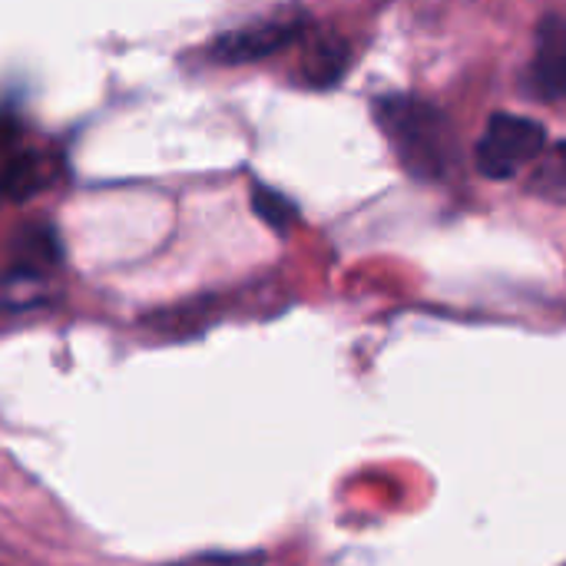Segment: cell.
<instances>
[{
	"label": "cell",
	"mask_w": 566,
	"mask_h": 566,
	"mask_svg": "<svg viewBox=\"0 0 566 566\" xmlns=\"http://www.w3.org/2000/svg\"><path fill=\"white\" fill-rule=\"evenodd\" d=\"M375 119L411 176L441 179L454 166L458 156L454 126L434 103L405 93L378 96Z\"/></svg>",
	"instance_id": "1"
},
{
	"label": "cell",
	"mask_w": 566,
	"mask_h": 566,
	"mask_svg": "<svg viewBox=\"0 0 566 566\" xmlns=\"http://www.w3.org/2000/svg\"><path fill=\"white\" fill-rule=\"evenodd\" d=\"M547 129L537 119L497 113L484 126V136L478 139V169L488 179H511L527 163H534L544 153Z\"/></svg>",
	"instance_id": "2"
},
{
	"label": "cell",
	"mask_w": 566,
	"mask_h": 566,
	"mask_svg": "<svg viewBox=\"0 0 566 566\" xmlns=\"http://www.w3.org/2000/svg\"><path fill=\"white\" fill-rule=\"evenodd\" d=\"M305 30V13H282V17H269L239 30L222 33L212 46L209 56L216 63L226 66H239V63H255L265 60L279 50H285L289 43H295Z\"/></svg>",
	"instance_id": "3"
},
{
	"label": "cell",
	"mask_w": 566,
	"mask_h": 566,
	"mask_svg": "<svg viewBox=\"0 0 566 566\" xmlns=\"http://www.w3.org/2000/svg\"><path fill=\"white\" fill-rule=\"evenodd\" d=\"M527 76L541 99L557 103L566 96V17L560 13H547L537 23V50Z\"/></svg>",
	"instance_id": "4"
},
{
	"label": "cell",
	"mask_w": 566,
	"mask_h": 566,
	"mask_svg": "<svg viewBox=\"0 0 566 566\" xmlns=\"http://www.w3.org/2000/svg\"><path fill=\"white\" fill-rule=\"evenodd\" d=\"M345 66H348V46L342 40L328 36L308 50L302 73H305V83H312V86H332L342 80Z\"/></svg>",
	"instance_id": "5"
},
{
	"label": "cell",
	"mask_w": 566,
	"mask_h": 566,
	"mask_svg": "<svg viewBox=\"0 0 566 566\" xmlns=\"http://www.w3.org/2000/svg\"><path fill=\"white\" fill-rule=\"evenodd\" d=\"M60 262V245H56V232L46 226H33L20 235L17 242V265L23 272H46L50 265Z\"/></svg>",
	"instance_id": "6"
},
{
	"label": "cell",
	"mask_w": 566,
	"mask_h": 566,
	"mask_svg": "<svg viewBox=\"0 0 566 566\" xmlns=\"http://www.w3.org/2000/svg\"><path fill=\"white\" fill-rule=\"evenodd\" d=\"M531 189L551 202H566V139L557 143L534 169Z\"/></svg>",
	"instance_id": "7"
},
{
	"label": "cell",
	"mask_w": 566,
	"mask_h": 566,
	"mask_svg": "<svg viewBox=\"0 0 566 566\" xmlns=\"http://www.w3.org/2000/svg\"><path fill=\"white\" fill-rule=\"evenodd\" d=\"M252 209H255V216H259L262 222H269L275 232H289V229L295 226V219H298L295 202L285 199L282 192L262 186V182L252 186Z\"/></svg>",
	"instance_id": "8"
},
{
	"label": "cell",
	"mask_w": 566,
	"mask_h": 566,
	"mask_svg": "<svg viewBox=\"0 0 566 566\" xmlns=\"http://www.w3.org/2000/svg\"><path fill=\"white\" fill-rule=\"evenodd\" d=\"M40 186V169H36V159L30 153L10 159L3 169H0V199H27L33 189Z\"/></svg>",
	"instance_id": "9"
},
{
	"label": "cell",
	"mask_w": 566,
	"mask_h": 566,
	"mask_svg": "<svg viewBox=\"0 0 566 566\" xmlns=\"http://www.w3.org/2000/svg\"><path fill=\"white\" fill-rule=\"evenodd\" d=\"M13 133H17V123L10 116H0V143H7Z\"/></svg>",
	"instance_id": "10"
}]
</instances>
